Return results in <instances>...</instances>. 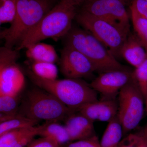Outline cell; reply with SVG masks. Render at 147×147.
I'll use <instances>...</instances> for the list:
<instances>
[{
    "mask_svg": "<svg viewBox=\"0 0 147 147\" xmlns=\"http://www.w3.org/2000/svg\"><path fill=\"white\" fill-rule=\"evenodd\" d=\"M145 112L147 115V96L145 99Z\"/></svg>",
    "mask_w": 147,
    "mask_h": 147,
    "instance_id": "4dcf8cb0",
    "label": "cell"
},
{
    "mask_svg": "<svg viewBox=\"0 0 147 147\" xmlns=\"http://www.w3.org/2000/svg\"><path fill=\"white\" fill-rule=\"evenodd\" d=\"M134 78L133 71L127 69L100 73L90 84L102 98L116 99L121 90Z\"/></svg>",
    "mask_w": 147,
    "mask_h": 147,
    "instance_id": "8fae6325",
    "label": "cell"
},
{
    "mask_svg": "<svg viewBox=\"0 0 147 147\" xmlns=\"http://www.w3.org/2000/svg\"><path fill=\"white\" fill-rule=\"evenodd\" d=\"M28 147H63L58 144L47 138L41 137L38 139H34Z\"/></svg>",
    "mask_w": 147,
    "mask_h": 147,
    "instance_id": "484cf974",
    "label": "cell"
},
{
    "mask_svg": "<svg viewBox=\"0 0 147 147\" xmlns=\"http://www.w3.org/2000/svg\"><path fill=\"white\" fill-rule=\"evenodd\" d=\"M63 147H100V141L96 135L87 139L69 142Z\"/></svg>",
    "mask_w": 147,
    "mask_h": 147,
    "instance_id": "d4e9b609",
    "label": "cell"
},
{
    "mask_svg": "<svg viewBox=\"0 0 147 147\" xmlns=\"http://www.w3.org/2000/svg\"><path fill=\"white\" fill-rule=\"evenodd\" d=\"M139 134L137 147H147V139L143 135L142 132Z\"/></svg>",
    "mask_w": 147,
    "mask_h": 147,
    "instance_id": "f1b7e54d",
    "label": "cell"
},
{
    "mask_svg": "<svg viewBox=\"0 0 147 147\" xmlns=\"http://www.w3.org/2000/svg\"><path fill=\"white\" fill-rule=\"evenodd\" d=\"M131 5L142 16L147 14V1L146 0H133Z\"/></svg>",
    "mask_w": 147,
    "mask_h": 147,
    "instance_id": "83f0119b",
    "label": "cell"
},
{
    "mask_svg": "<svg viewBox=\"0 0 147 147\" xmlns=\"http://www.w3.org/2000/svg\"><path fill=\"white\" fill-rule=\"evenodd\" d=\"M125 5V0H88L82 5L81 10L130 32L129 16Z\"/></svg>",
    "mask_w": 147,
    "mask_h": 147,
    "instance_id": "9c48e42d",
    "label": "cell"
},
{
    "mask_svg": "<svg viewBox=\"0 0 147 147\" xmlns=\"http://www.w3.org/2000/svg\"><path fill=\"white\" fill-rule=\"evenodd\" d=\"M77 13L76 6L60 1L23 38L16 50H22L48 38H64L72 28V21Z\"/></svg>",
    "mask_w": 147,
    "mask_h": 147,
    "instance_id": "6da1fadb",
    "label": "cell"
},
{
    "mask_svg": "<svg viewBox=\"0 0 147 147\" xmlns=\"http://www.w3.org/2000/svg\"><path fill=\"white\" fill-rule=\"evenodd\" d=\"M18 51L3 46L0 49V95H20L26 79L16 63Z\"/></svg>",
    "mask_w": 147,
    "mask_h": 147,
    "instance_id": "ba28073f",
    "label": "cell"
},
{
    "mask_svg": "<svg viewBox=\"0 0 147 147\" xmlns=\"http://www.w3.org/2000/svg\"><path fill=\"white\" fill-rule=\"evenodd\" d=\"M130 9L135 34L147 53V19L139 14L131 5H130Z\"/></svg>",
    "mask_w": 147,
    "mask_h": 147,
    "instance_id": "ffe728a7",
    "label": "cell"
},
{
    "mask_svg": "<svg viewBox=\"0 0 147 147\" xmlns=\"http://www.w3.org/2000/svg\"><path fill=\"white\" fill-rule=\"evenodd\" d=\"M60 68L68 79H81L90 76L96 71L90 61L78 50L65 45L61 52Z\"/></svg>",
    "mask_w": 147,
    "mask_h": 147,
    "instance_id": "30bf717a",
    "label": "cell"
},
{
    "mask_svg": "<svg viewBox=\"0 0 147 147\" xmlns=\"http://www.w3.org/2000/svg\"><path fill=\"white\" fill-rule=\"evenodd\" d=\"M117 100L112 98H102L83 105L77 112L94 122L95 121L109 123L117 116Z\"/></svg>",
    "mask_w": 147,
    "mask_h": 147,
    "instance_id": "7c38bea8",
    "label": "cell"
},
{
    "mask_svg": "<svg viewBox=\"0 0 147 147\" xmlns=\"http://www.w3.org/2000/svg\"><path fill=\"white\" fill-rule=\"evenodd\" d=\"M40 125L13 129L0 135V147H25L38 135Z\"/></svg>",
    "mask_w": 147,
    "mask_h": 147,
    "instance_id": "5bb4252c",
    "label": "cell"
},
{
    "mask_svg": "<svg viewBox=\"0 0 147 147\" xmlns=\"http://www.w3.org/2000/svg\"><path fill=\"white\" fill-rule=\"evenodd\" d=\"M25 49L26 55L32 62H42L55 63L59 61L55 47L50 44L38 42L28 46Z\"/></svg>",
    "mask_w": 147,
    "mask_h": 147,
    "instance_id": "2e32d148",
    "label": "cell"
},
{
    "mask_svg": "<svg viewBox=\"0 0 147 147\" xmlns=\"http://www.w3.org/2000/svg\"><path fill=\"white\" fill-rule=\"evenodd\" d=\"M138 134H129L122 139L117 147H137Z\"/></svg>",
    "mask_w": 147,
    "mask_h": 147,
    "instance_id": "4316f807",
    "label": "cell"
},
{
    "mask_svg": "<svg viewBox=\"0 0 147 147\" xmlns=\"http://www.w3.org/2000/svg\"><path fill=\"white\" fill-rule=\"evenodd\" d=\"M27 73L36 86L55 96L74 113L83 105L98 100L97 92L81 79L46 80L37 76L30 69Z\"/></svg>",
    "mask_w": 147,
    "mask_h": 147,
    "instance_id": "7a4b0ae2",
    "label": "cell"
},
{
    "mask_svg": "<svg viewBox=\"0 0 147 147\" xmlns=\"http://www.w3.org/2000/svg\"><path fill=\"white\" fill-rule=\"evenodd\" d=\"M123 136L122 126L117 116L108 123L100 141V147H117Z\"/></svg>",
    "mask_w": 147,
    "mask_h": 147,
    "instance_id": "ac0fdd59",
    "label": "cell"
},
{
    "mask_svg": "<svg viewBox=\"0 0 147 147\" xmlns=\"http://www.w3.org/2000/svg\"><path fill=\"white\" fill-rule=\"evenodd\" d=\"M117 117L122 126L123 136L135 129L145 112V98L134 78L118 94Z\"/></svg>",
    "mask_w": 147,
    "mask_h": 147,
    "instance_id": "52a82bcc",
    "label": "cell"
},
{
    "mask_svg": "<svg viewBox=\"0 0 147 147\" xmlns=\"http://www.w3.org/2000/svg\"><path fill=\"white\" fill-rule=\"evenodd\" d=\"M20 95H0V122L5 121L18 115L21 105Z\"/></svg>",
    "mask_w": 147,
    "mask_h": 147,
    "instance_id": "d6986e66",
    "label": "cell"
},
{
    "mask_svg": "<svg viewBox=\"0 0 147 147\" xmlns=\"http://www.w3.org/2000/svg\"><path fill=\"white\" fill-rule=\"evenodd\" d=\"M30 70L40 79L46 80L57 79L58 69L55 63L42 62H32Z\"/></svg>",
    "mask_w": 147,
    "mask_h": 147,
    "instance_id": "7402d4cb",
    "label": "cell"
},
{
    "mask_svg": "<svg viewBox=\"0 0 147 147\" xmlns=\"http://www.w3.org/2000/svg\"><path fill=\"white\" fill-rule=\"evenodd\" d=\"M38 135L50 139L63 147L71 142L65 125L56 121H46L40 125Z\"/></svg>",
    "mask_w": 147,
    "mask_h": 147,
    "instance_id": "e0dca14e",
    "label": "cell"
},
{
    "mask_svg": "<svg viewBox=\"0 0 147 147\" xmlns=\"http://www.w3.org/2000/svg\"><path fill=\"white\" fill-rule=\"evenodd\" d=\"M73 113L55 96L36 86L27 92L18 112L21 115L39 121H65Z\"/></svg>",
    "mask_w": 147,
    "mask_h": 147,
    "instance_id": "5b68a950",
    "label": "cell"
},
{
    "mask_svg": "<svg viewBox=\"0 0 147 147\" xmlns=\"http://www.w3.org/2000/svg\"><path fill=\"white\" fill-rule=\"evenodd\" d=\"M38 122L18 114L16 117L0 123V135L13 129L36 126Z\"/></svg>",
    "mask_w": 147,
    "mask_h": 147,
    "instance_id": "44dd1931",
    "label": "cell"
},
{
    "mask_svg": "<svg viewBox=\"0 0 147 147\" xmlns=\"http://www.w3.org/2000/svg\"><path fill=\"white\" fill-rule=\"evenodd\" d=\"M64 121L71 142L87 139L95 135L94 122L79 112L72 113Z\"/></svg>",
    "mask_w": 147,
    "mask_h": 147,
    "instance_id": "4fadbf2b",
    "label": "cell"
},
{
    "mask_svg": "<svg viewBox=\"0 0 147 147\" xmlns=\"http://www.w3.org/2000/svg\"><path fill=\"white\" fill-rule=\"evenodd\" d=\"M75 19L102 42L115 57L121 56V49L130 32L84 11L77 13Z\"/></svg>",
    "mask_w": 147,
    "mask_h": 147,
    "instance_id": "8992f818",
    "label": "cell"
},
{
    "mask_svg": "<svg viewBox=\"0 0 147 147\" xmlns=\"http://www.w3.org/2000/svg\"><path fill=\"white\" fill-rule=\"evenodd\" d=\"M18 0H0V24L12 23L16 17Z\"/></svg>",
    "mask_w": 147,
    "mask_h": 147,
    "instance_id": "603a6c76",
    "label": "cell"
},
{
    "mask_svg": "<svg viewBox=\"0 0 147 147\" xmlns=\"http://www.w3.org/2000/svg\"><path fill=\"white\" fill-rule=\"evenodd\" d=\"M121 57L135 68L144 62L147 53L135 34L129 33L121 49Z\"/></svg>",
    "mask_w": 147,
    "mask_h": 147,
    "instance_id": "9a60e30c",
    "label": "cell"
},
{
    "mask_svg": "<svg viewBox=\"0 0 147 147\" xmlns=\"http://www.w3.org/2000/svg\"><path fill=\"white\" fill-rule=\"evenodd\" d=\"M65 1L67 2L72 5L76 6L78 5H82L88 0H60Z\"/></svg>",
    "mask_w": 147,
    "mask_h": 147,
    "instance_id": "f546056e",
    "label": "cell"
},
{
    "mask_svg": "<svg viewBox=\"0 0 147 147\" xmlns=\"http://www.w3.org/2000/svg\"><path fill=\"white\" fill-rule=\"evenodd\" d=\"M133 73L134 80L146 99L147 96V58L143 63L135 68Z\"/></svg>",
    "mask_w": 147,
    "mask_h": 147,
    "instance_id": "cb8c5ba5",
    "label": "cell"
},
{
    "mask_svg": "<svg viewBox=\"0 0 147 147\" xmlns=\"http://www.w3.org/2000/svg\"><path fill=\"white\" fill-rule=\"evenodd\" d=\"M58 0H18L14 21L1 33L4 46L12 48L57 3Z\"/></svg>",
    "mask_w": 147,
    "mask_h": 147,
    "instance_id": "3957f363",
    "label": "cell"
},
{
    "mask_svg": "<svg viewBox=\"0 0 147 147\" xmlns=\"http://www.w3.org/2000/svg\"><path fill=\"white\" fill-rule=\"evenodd\" d=\"M144 17L145 18H146V19H147V14H146V15H145V16H144Z\"/></svg>",
    "mask_w": 147,
    "mask_h": 147,
    "instance_id": "1f68e13d",
    "label": "cell"
},
{
    "mask_svg": "<svg viewBox=\"0 0 147 147\" xmlns=\"http://www.w3.org/2000/svg\"><path fill=\"white\" fill-rule=\"evenodd\" d=\"M64 38L65 45L85 55L92 64L96 71L100 73L127 69L102 42L86 29L72 27Z\"/></svg>",
    "mask_w": 147,
    "mask_h": 147,
    "instance_id": "277c9868",
    "label": "cell"
},
{
    "mask_svg": "<svg viewBox=\"0 0 147 147\" xmlns=\"http://www.w3.org/2000/svg\"><path fill=\"white\" fill-rule=\"evenodd\" d=\"M146 1H147V0H146Z\"/></svg>",
    "mask_w": 147,
    "mask_h": 147,
    "instance_id": "d6a6232c",
    "label": "cell"
}]
</instances>
